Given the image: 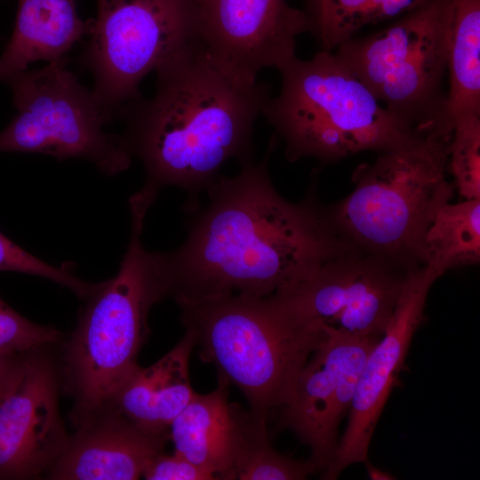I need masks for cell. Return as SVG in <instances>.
<instances>
[{"instance_id": "cell-1", "label": "cell", "mask_w": 480, "mask_h": 480, "mask_svg": "<svg viewBox=\"0 0 480 480\" xmlns=\"http://www.w3.org/2000/svg\"><path fill=\"white\" fill-rule=\"evenodd\" d=\"M277 141L274 133L262 161L218 177L183 244L160 252L166 297L180 307L228 296L269 297L353 249L313 198L295 204L279 195L268 166Z\"/></svg>"}, {"instance_id": "cell-2", "label": "cell", "mask_w": 480, "mask_h": 480, "mask_svg": "<svg viewBox=\"0 0 480 480\" xmlns=\"http://www.w3.org/2000/svg\"><path fill=\"white\" fill-rule=\"evenodd\" d=\"M154 96H139L117 113L120 134L132 158L142 163L145 180L133 196L150 208L167 186L188 193L186 207L212 186L223 164L253 161V126L271 99L266 83H238L219 70L193 39L155 70Z\"/></svg>"}, {"instance_id": "cell-3", "label": "cell", "mask_w": 480, "mask_h": 480, "mask_svg": "<svg viewBox=\"0 0 480 480\" xmlns=\"http://www.w3.org/2000/svg\"><path fill=\"white\" fill-rule=\"evenodd\" d=\"M281 88L262 115L275 128L291 162L323 164L363 151L379 154L428 136L389 112L331 51L296 56L278 68Z\"/></svg>"}, {"instance_id": "cell-4", "label": "cell", "mask_w": 480, "mask_h": 480, "mask_svg": "<svg viewBox=\"0 0 480 480\" xmlns=\"http://www.w3.org/2000/svg\"><path fill=\"white\" fill-rule=\"evenodd\" d=\"M181 322L219 379L236 386L251 412L268 420L283 407L313 352L326 338L277 296H228L180 307Z\"/></svg>"}, {"instance_id": "cell-5", "label": "cell", "mask_w": 480, "mask_h": 480, "mask_svg": "<svg viewBox=\"0 0 480 480\" xmlns=\"http://www.w3.org/2000/svg\"><path fill=\"white\" fill-rule=\"evenodd\" d=\"M449 142L429 134L359 164L354 190L324 209L335 233L353 249L403 269L422 266L426 231L453 193L445 177Z\"/></svg>"}, {"instance_id": "cell-6", "label": "cell", "mask_w": 480, "mask_h": 480, "mask_svg": "<svg viewBox=\"0 0 480 480\" xmlns=\"http://www.w3.org/2000/svg\"><path fill=\"white\" fill-rule=\"evenodd\" d=\"M131 236L116 275L89 297L67 343L64 371L79 422L111 404L139 368L150 308L166 297L160 252L141 240L147 212L130 205Z\"/></svg>"}, {"instance_id": "cell-7", "label": "cell", "mask_w": 480, "mask_h": 480, "mask_svg": "<svg viewBox=\"0 0 480 480\" xmlns=\"http://www.w3.org/2000/svg\"><path fill=\"white\" fill-rule=\"evenodd\" d=\"M452 20L453 0H428L383 30L346 41L336 54L389 112L439 136Z\"/></svg>"}, {"instance_id": "cell-8", "label": "cell", "mask_w": 480, "mask_h": 480, "mask_svg": "<svg viewBox=\"0 0 480 480\" xmlns=\"http://www.w3.org/2000/svg\"><path fill=\"white\" fill-rule=\"evenodd\" d=\"M6 84L17 115L0 132V152L82 158L108 176L130 166L120 134L104 130L108 122L92 91L67 68V58L15 73Z\"/></svg>"}, {"instance_id": "cell-9", "label": "cell", "mask_w": 480, "mask_h": 480, "mask_svg": "<svg viewBox=\"0 0 480 480\" xmlns=\"http://www.w3.org/2000/svg\"><path fill=\"white\" fill-rule=\"evenodd\" d=\"M81 63L109 122L140 94L139 85L172 52L196 38V0H96Z\"/></svg>"}, {"instance_id": "cell-10", "label": "cell", "mask_w": 480, "mask_h": 480, "mask_svg": "<svg viewBox=\"0 0 480 480\" xmlns=\"http://www.w3.org/2000/svg\"><path fill=\"white\" fill-rule=\"evenodd\" d=\"M409 271L351 249L274 295L302 320L324 332L380 339Z\"/></svg>"}, {"instance_id": "cell-11", "label": "cell", "mask_w": 480, "mask_h": 480, "mask_svg": "<svg viewBox=\"0 0 480 480\" xmlns=\"http://www.w3.org/2000/svg\"><path fill=\"white\" fill-rule=\"evenodd\" d=\"M307 12L286 0H196V41L224 75L244 84L295 57L310 32Z\"/></svg>"}, {"instance_id": "cell-12", "label": "cell", "mask_w": 480, "mask_h": 480, "mask_svg": "<svg viewBox=\"0 0 480 480\" xmlns=\"http://www.w3.org/2000/svg\"><path fill=\"white\" fill-rule=\"evenodd\" d=\"M58 378L39 350L18 357L0 391V479L50 470L70 437L60 418Z\"/></svg>"}, {"instance_id": "cell-13", "label": "cell", "mask_w": 480, "mask_h": 480, "mask_svg": "<svg viewBox=\"0 0 480 480\" xmlns=\"http://www.w3.org/2000/svg\"><path fill=\"white\" fill-rule=\"evenodd\" d=\"M324 332L326 338L301 370L280 419L282 428L309 447L308 460L321 471L333 458L340 423L350 409L367 356L380 339Z\"/></svg>"}, {"instance_id": "cell-14", "label": "cell", "mask_w": 480, "mask_h": 480, "mask_svg": "<svg viewBox=\"0 0 480 480\" xmlns=\"http://www.w3.org/2000/svg\"><path fill=\"white\" fill-rule=\"evenodd\" d=\"M436 279L425 266L407 273L389 323L364 362L346 429L332 461L323 471V479H336L348 466L367 460L374 429L423 319L427 296Z\"/></svg>"}, {"instance_id": "cell-15", "label": "cell", "mask_w": 480, "mask_h": 480, "mask_svg": "<svg viewBox=\"0 0 480 480\" xmlns=\"http://www.w3.org/2000/svg\"><path fill=\"white\" fill-rule=\"evenodd\" d=\"M49 470L58 480H135L164 451L169 434L148 431L112 408L80 422Z\"/></svg>"}, {"instance_id": "cell-16", "label": "cell", "mask_w": 480, "mask_h": 480, "mask_svg": "<svg viewBox=\"0 0 480 480\" xmlns=\"http://www.w3.org/2000/svg\"><path fill=\"white\" fill-rule=\"evenodd\" d=\"M228 388L218 378L217 388L196 393L169 428L174 452L223 480H232L236 464L267 422L229 403Z\"/></svg>"}, {"instance_id": "cell-17", "label": "cell", "mask_w": 480, "mask_h": 480, "mask_svg": "<svg viewBox=\"0 0 480 480\" xmlns=\"http://www.w3.org/2000/svg\"><path fill=\"white\" fill-rule=\"evenodd\" d=\"M194 348L192 336L185 332L162 358L147 368L139 366L108 408L148 431L169 434L170 425L196 394L188 373Z\"/></svg>"}, {"instance_id": "cell-18", "label": "cell", "mask_w": 480, "mask_h": 480, "mask_svg": "<svg viewBox=\"0 0 480 480\" xmlns=\"http://www.w3.org/2000/svg\"><path fill=\"white\" fill-rule=\"evenodd\" d=\"M91 22L80 18L76 0H19L13 33L0 57L9 78L36 60L66 58L89 34Z\"/></svg>"}, {"instance_id": "cell-19", "label": "cell", "mask_w": 480, "mask_h": 480, "mask_svg": "<svg viewBox=\"0 0 480 480\" xmlns=\"http://www.w3.org/2000/svg\"><path fill=\"white\" fill-rule=\"evenodd\" d=\"M447 70L449 91L437 134L451 139L457 120L480 116V0H453Z\"/></svg>"}, {"instance_id": "cell-20", "label": "cell", "mask_w": 480, "mask_h": 480, "mask_svg": "<svg viewBox=\"0 0 480 480\" xmlns=\"http://www.w3.org/2000/svg\"><path fill=\"white\" fill-rule=\"evenodd\" d=\"M480 260V199L444 204L422 242L421 264L437 278L447 270Z\"/></svg>"}, {"instance_id": "cell-21", "label": "cell", "mask_w": 480, "mask_h": 480, "mask_svg": "<svg viewBox=\"0 0 480 480\" xmlns=\"http://www.w3.org/2000/svg\"><path fill=\"white\" fill-rule=\"evenodd\" d=\"M428 0H309L311 30L322 50L332 51L366 25L405 13Z\"/></svg>"}, {"instance_id": "cell-22", "label": "cell", "mask_w": 480, "mask_h": 480, "mask_svg": "<svg viewBox=\"0 0 480 480\" xmlns=\"http://www.w3.org/2000/svg\"><path fill=\"white\" fill-rule=\"evenodd\" d=\"M447 169L464 199H480V116H467L454 124Z\"/></svg>"}, {"instance_id": "cell-23", "label": "cell", "mask_w": 480, "mask_h": 480, "mask_svg": "<svg viewBox=\"0 0 480 480\" xmlns=\"http://www.w3.org/2000/svg\"><path fill=\"white\" fill-rule=\"evenodd\" d=\"M316 471L309 460L301 462L279 453L270 444L265 428L238 461L232 480H301Z\"/></svg>"}, {"instance_id": "cell-24", "label": "cell", "mask_w": 480, "mask_h": 480, "mask_svg": "<svg viewBox=\"0 0 480 480\" xmlns=\"http://www.w3.org/2000/svg\"><path fill=\"white\" fill-rule=\"evenodd\" d=\"M0 271H13L44 277L57 283L82 299L89 297L100 283H88L74 275L68 267L60 268L28 252L0 232Z\"/></svg>"}, {"instance_id": "cell-25", "label": "cell", "mask_w": 480, "mask_h": 480, "mask_svg": "<svg viewBox=\"0 0 480 480\" xmlns=\"http://www.w3.org/2000/svg\"><path fill=\"white\" fill-rule=\"evenodd\" d=\"M61 334L55 328L35 324L0 299V356L13 357L55 343Z\"/></svg>"}, {"instance_id": "cell-26", "label": "cell", "mask_w": 480, "mask_h": 480, "mask_svg": "<svg viewBox=\"0 0 480 480\" xmlns=\"http://www.w3.org/2000/svg\"><path fill=\"white\" fill-rule=\"evenodd\" d=\"M142 476L148 480H214L210 472L173 452L156 456L146 467Z\"/></svg>"}, {"instance_id": "cell-27", "label": "cell", "mask_w": 480, "mask_h": 480, "mask_svg": "<svg viewBox=\"0 0 480 480\" xmlns=\"http://www.w3.org/2000/svg\"><path fill=\"white\" fill-rule=\"evenodd\" d=\"M4 357L0 356V391L6 382L18 357Z\"/></svg>"}, {"instance_id": "cell-28", "label": "cell", "mask_w": 480, "mask_h": 480, "mask_svg": "<svg viewBox=\"0 0 480 480\" xmlns=\"http://www.w3.org/2000/svg\"><path fill=\"white\" fill-rule=\"evenodd\" d=\"M366 465V470L368 473V476L372 480H390L395 479L396 477H393L392 475L389 473L383 471L380 469L379 468H376L375 466L372 465L367 460L364 461Z\"/></svg>"}, {"instance_id": "cell-29", "label": "cell", "mask_w": 480, "mask_h": 480, "mask_svg": "<svg viewBox=\"0 0 480 480\" xmlns=\"http://www.w3.org/2000/svg\"><path fill=\"white\" fill-rule=\"evenodd\" d=\"M9 79V75L4 70L1 61H0V80L6 83Z\"/></svg>"}]
</instances>
